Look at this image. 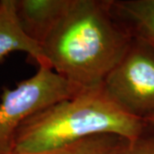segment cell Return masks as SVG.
<instances>
[{"mask_svg":"<svg viewBox=\"0 0 154 154\" xmlns=\"http://www.w3.org/2000/svg\"><path fill=\"white\" fill-rule=\"evenodd\" d=\"M0 2H1V0H0Z\"/></svg>","mask_w":154,"mask_h":154,"instance_id":"obj_11","label":"cell"},{"mask_svg":"<svg viewBox=\"0 0 154 154\" xmlns=\"http://www.w3.org/2000/svg\"><path fill=\"white\" fill-rule=\"evenodd\" d=\"M28 54L39 66H45L41 47L23 32L17 20L15 0L0 2V60L10 53Z\"/></svg>","mask_w":154,"mask_h":154,"instance_id":"obj_6","label":"cell"},{"mask_svg":"<svg viewBox=\"0 0 154 154\" xmlns=\"http://www.w3.org/2000/svg\"><path fill=\"white\" fill-rule=\"evenodd\" d=\"M69 4L70 0H15V8L23 32L40 46Z\"/></svg>","mask_w":154,"mask_h":154,"instance_id":"obj_5","label":"cell"},{"mask_svg":"<svg viewBox=\"0 0 154 154\" xmlns=\"http://www.w3.org/2000/svg\"><path fill=\"white\" fill-rule=\"evenodd\" d=\"M144 123L116 105L103 86L84 89L23 122L16 133L12 153L40 152L103 134H117L130 141Z\"/></svg>","mask_w":154,"mask_h":154,"instance_id":"obj_2","label":"cell"},{"mask_svg":"<svg viewBox=\"0 0 154 154\" xmlns=\"http://www.w3.org/2000/svg\"><path fill=\"white\" fill-rule=\"evenodd\" d=\"M122 154H154V123L145 121L140 134L128 140Z\"/></svg>","mask_w":154,"mask_h":154,"instance_id":"obj_9","label":"cell"},{"mask_svg":"<svg viewBox=\"0 0 154 154\" xmlns=\"http://www.w3.org/2000/svg\"><path fill=\"white\" fill-rule=\"evenodd\" d=\"M127 142L128 140L117 134H103L57 148L26 154H122Z\"/></svg>","mask_w":154,"mask_h":154,"instance_id":"obj_8","label":"cell"},{"mask_svg":"<svg viewBox=\"0 0 154 154\" xmlns=\"http://www.w3.org/2000/svg\"><path fill=\"white\" fill-rule=\"evenodd\" d=\"M110 99L128 114L145 121L154 115V48L133 38L103 83Z\"/></svg>","mask_w":154,"mask_h":154,"instance_id":"obj_4","label":"cell"},{"mask_svg":"<svg viewBox=\"0 0 154 154\" xmlns=\"http://www.w3.org/2000/svg\"><path fill=\"white\" fill-rule=\"evenodd\" d=\"M145 121L149 122H152V123H154V115L152 116H150V117H148V118H147V119H146Z\"/></svg>","mask_w":154,"mask_h":154,"instance_id":"obj_10","label":"cell"},{"mask_svg":"<svg viewBox=\"0 0 154 154\" xmlns=\"http://www.w3.org/2000/svg\"><path fill=\"white\" fill-rule=\"evenodd\" d=\"M111 9L132 38L154 48V0H110Z\"/></svg>","mask_w":154,"mask_h":154,"instance_id":"obj_7","label":"cell"},{"mask_svg":"<svg viewBox=\"0 0 154 154\" xmlns=\"http://www.w3.org/2000/svg\"><path fill=\"white\" fill-rule=\"evenodd\" d=\"M84 89L72 85L48 67L14 89L4 88L0 103V154H11L18 128L28 117Z\"/></svg>","mask_w":154,"mask_h":154,"instance_id":"obj_3","label":"cell"},{"mask_svg":"<svg viewBox=\"0 0 154 154\" xmlns=\"http://www.w3.org/2000/svg\"><path fill=\"white\" fill-rule=\"evenodd\" d=\"M132 39L115 17L110 0H70L40 47L45 67L77 88L93 89L103 86Z\"/></svg>","mask_w":154,"mask_h":154,"instance_id":"obj_1","label":"cell"}]
</instances>
